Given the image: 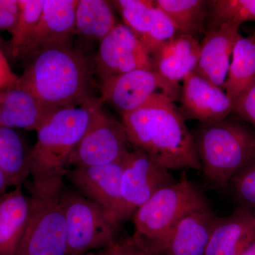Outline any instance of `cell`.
Here are the masks:
<instances>
[{
	"label": "cell",
	"instance_id": "cell-1",
	"mask_svg": "<svg viewBox=\"0 0 255 255\" xmlns=\"http://www.w3.org/2000/svg\"><path fill=\"white\" fill-rule=\"evenodd\" d=\"M95 56L73 43L42 50L28 59L17 85L49 113L80 107L96 98Z\"/></svg>",
	"mask_w": 255,
	"mask_h": 255
},
{
	"label": "cell",
	"instance_id": "cell-2",
	"mask_svg": "<svg viewBox=\"0 0 255 255\" xmlns=\"http://www.w3.org/2000/svg\"><path fill=\"white\" fill-rule=\"evenodd\" d=\"M122 117L128 140L168 170L201 169L194 137L174 102L157 100Z\"/></svg>",
	"mask_w": 255,
	"mask_h": 255
},
{
	"label": "cell",
	"instance_id": "cell-3",
	"mask_svg": "<svg viewBox=\"0 0 255 255\" xmlns=\"http://www.w3.org/2000/svg\"><path fill=\"white\" fill-rule=\"evenodd\" d=\"M102 102L95 98L80 107L55 111L47 116L36 130V142L31 150V182L63 180L70 168V157Z\"/></svg>",
	"mask_w": 255,
	"mask_h": 255
},
{
	"label": "cell",
	"instance_id": "cell-4",
	"mask_svg": "<svg viewBox=\"0 0 255 255\" xmlns=\"http://www.w3.org/2000/svg\"><path fill=\"white\" fill-rule=\"evenodd\" d=\"M192 135L201 169L216 187L255 163V132L237 119L201 124Z\"/></svg>",
	"mask_w": 255,
	"mask_h": 255
},
{
	"label": "cell",
	"instance_id": "cell-5",
	"mask_svg": "<svg viewBox=\"0 0 255 255\" xmlns=\"http://www.w3.org/2000/svg\"><path fill=\"white\" fill-rule=\"evenodd\" d=\"M63 180L29 183L31 213L16 255H67Z\"/></svg>",
	"mask_w": 255,
	"mask_h": 255
},
{
	"label": "cell",
	"instance_id": "cell-6",
	"mask_svg": "<svg viewBox=\"0 0 255 255\" xmlns=\"http://www.w3.org/2000/svg\"><path fill=\"white\" fill-rule=\"evenodd\" d=\"M207 204L199 188L187 179L162 188L135 211L130 239L145 249L167 234L183 216Z\"/></svg>",
	"mask_w": 255,
	"mask_h": 255
},
{
	"label": "cell",
	"instance_id": "cell-7",
	"mask_svg": "<svg viewBox=\"0 0 255 255\" xmlns=\"http://www.w3.org/2000/svg\"><path fill=\"white\" fill-rule=\"evenodd\" d=\"M67 255H86L117 243L119 226L98 206L75 189L63 188Z\"/></svg>",
	"mask_w": 255,
	"mask_h": 255
},
{
	"label": "cell",
	"instance_id": "cell-8",
	"mask_svg": "<svg viewBox=\"0 0 255 255\" xmlns=\"http://www.w3.org/2000/svg\"><path fill=\"white\" fill-rule=\"evenodd\" d=\"M101 100L122 115L157 100L175 103L182 86L172 83L153 68L138 69L100 81Z\"/></svg>",
	"mask_w": 255,
	"mask_h": 255
},
{
	"label": "cell",
	"instance_id": "cell-9",
	"mask_svg": "<svg viewBox=\"0 0 255 255\" xmlns=\"http://www.w3.org/2000/svg\"><path fill=\"white\" fill-rule=\"evenodd\" d=\"M102 104L95 109L86 132L70 157V168L114 163L130 151L123 124L107 113Z\"/></svg>",
	"mask_w": 255,
	"mask_h": 255
},
{
	"label": "cell",
	"instance_id": "cell-10",
	"mask_svg": "<svg viewBox=\"0 0 255 255\" xmlns=\"http://www.w3.org/2000/svg\"><path fill=\"white\" fill-rule=\"evenodd\" d=\"M174 182L168 169L143 152L129 151L124 159L121 182L122 222L132 218L156 192Z\"/></svg>",
	"mask_w": 255,
	"mask_h": 255
},
{
	"label": "cell",
	"instance_id": "cell-11",
	"mask_svg": "<svg viewBox=\"0 0 255 255\" xmlns=\"http://www.w3.org/2000/svg\"><path fill=\"white\" fill-rule=\"evenodd\" d=\"M125 157L104 165L71 167L65 175L75 190L103 210L119 227L123 223L121 182Z\"/></svg>",
	"mask_w": 255,
	"mask_h": 255
},
{
	"label": "cell",
	"instance_id": "cell-12",
	"mask_svg": "<svg viewBox=\"0 0 255 255\" xmlns=\"http://www.w3.org/2000/svg\"><path fill=\"white\" fill-rule=\"evenodd\" d=\"M95 63L100 81L138 69L153 68L148 50L124 23H119L100 42Z\"/></svg>",
	"mask_w": 255,
	"mask_h": 255
},
{
	"label": "cell",
	"instance_id": "cell-13",
	"mask_svg": "<svg viewBox=\"0 0 255 255\" xmlns=\"http://www.w3.org/2000/svg\"><path fill=\"white\" fill-rule=\"evenodd\" d=\"M217 216L209 204L193 210L163 237L142 249L152 255H204Z\"/></svg>",
	"mask_w": 255,
	"mask_h": 255
},
{
	"label": "cell",
	"instance_id": "cell-14",
	"mask_svg": "<svg viewBox=\"0 0 255 255\" xmlns=\"http://www.w3.org/2000/svg\"><path fill=\"white\" fill-rule=\"evenodd\" d=\"M124 23L143 43L150 55L165 42L180 34L173 22L152 0L112 1Z\"/></svg>",
	"mask_w": 255,
	"mask_h": 255
},
{
	"label": "cell",
	"instance_id": "cell-15",
	"mask_svg": "<svg viewBox=\"0 0 255 255\" xmlns=\"http://www.w3.org/2000/svg\"><path fill=\"white\" fill-rule=\"evenodd\" d=\"M179 100L184 119L201 124L223 120L234 112V102L225 90L194 71L183 80Z\"/></svg>",
	"mask_w": 255,
	"mask_h": 255
},
{
	"label": "cell",
	"instance_id": "cell-16",
	"mask_svg": "<svg viewBox=\"0 0 255 255\" xmlns=\"http://www.w3.org/2000/svg\"><path fill=\"white\" fill-rule=\"evenodd\" d=\"M78 0H45L31 41L21 58L29 59L42 50L73 43Z\"/></svg>",
	"mask_w": 255,
	"mask_h": 255
},
{
	"label": "cell",
	"instance_id": "cell-17",
	"mask_svg": "<svg viewBox=\"0 0 255 255\" xmlns=\"http://www.w3.org/2000/svg\"><path fill=\"white\" fill-rule=\"evenodd\" d=\"M239 26L225 24L206 31L200 43L199 60L194 72L223 89L231 65V58L242 35Z\"/></svg>",
	"mask_w": 255,
	"mask_h": 255
},
{
	"label": "cell",
	"instance_id": "cell-18",
	"mask_svg": "<svg viewBox=\"0 0 255 255\" xmlns=\"http://www.w3.org/2000/svg\"><path fill=\"white\" fill-rule=\"evenodd\" d=\"M255 237V215L246 206L215 220L204 255H239Z\"/></svg>",
	"mask_w": 255,
	"mask_h": 255
},
{
	"label": "cell",
	"instance_id": "cell-19",
	"mask_svg": "<svg viewBox=\"0 0 255 255\" xmlns=\"http://www.w3.org/2000/svg\"><path fill=\"white\" fill-rule=\"evenodd\" d=\"M200 43L194 37L179 34L151 55L152 68L172 83L179 84L195 70Z\"/></svg>",
	"mask_w": 255,
	"mask_h": 255
},
{
	"label": "cell",
	"instance_id": "cell-20",
	"mask_svg": "<svg viewBox=\"0 0 255 255\" xmlns=\"http://www.w3.org/2000/svg\"><path fill=\"white\" fill-rule=\"evenodd\" d=\"M31 197L21 187L0 197V255H16L29 220Z\"/></svg>",
	"mask_w": 255,
	"mask_h": 255
},
{
	"label": "cell",
	"instance_id": "cell-21",
	"mask_svg": "<svg viewBox=\"0 0 255 255\" xmlns=\"http://www.w3.org/2000/svg\"><path fill=\"white\" fill-rule=\"evenodd\" d=\"M49 114L17 83L0 90V127L36 131Z\"/></svg>",
	"mask_w": 255,
	"mask_h": 255
},
{
	"label": "cell",
	"instance_id": "cell-22",
	"mask_svg": "<svg viewBox=\"0 0 255 255\" xmlns=\"http://www.w3.org/2000/svg\"><path fill=\"white\" fill-rule=\"evenodd\" d=\"M112 1L78 0L75 11V35L87 41H99L118 24Z\"/></svg>",
	"mask_w": 255,
	"mask_h": 255
},
{
	"label": "cell",
	"instance_id": "cell-23",
	"mask_svg": "<svg viewBox=\"0 0 255 255\" xmlns=\"http://www.w3.org/2000/svg\"><path fill=\"white\" fill-rule=\"evenodd\" d=\"M30 155L15 129L0 127V169L9 187H22L30 176Z\"/></svg>",
	"mask_w": 255,
	"mask_h": 255
},
{
	"label": "cell",
	"instance_id": "cell-24",
	"mask_svg": "<svg viewBox=\"0 0 255 255\" xmlns=\"http://www.w3.org/2000/svg\"><path fill=\"white\" fill-rule=\"evenodd\" d=\"M255 83V35L242 36L233 49L223 90L233 102Z\"/></svg>",
	"mask_w": 255,
	"mask_h": 255
},
{
	"label": "cell",
	"instance_id": "cell-25",
	"mask_svg": "<svg viewBox=\"0 0 255 255\" xmlns=\"http://www.w3.org/2000/svg\"><path fill=\"white\" fill-rule=\"evenodd\" d=\"M182 34L196 38L206 33L209 1L206 0H155Z\"/></svg>",
	"mask_w": 255,
	"mask_h": 255
},
{
	"label": "cell",
	"instance_id": "cell-26",
	"mask_svg": "<svg viewBox=\"0 0 255 255\" xmlns=\"http://www.w3.org/2000/svg\"><path fill=\"white\" fill-rule=\"evenodd\" d=\"M252 21H255V0H212L209 1L206 31L225 24L240 27L243 22Z\"/></svg>",
	"mask_w": 255,
	"mask_h": 255
},
{
	"label": "cell",
	"instance_id": "cell-27",
	"mask_svg": "<svg viewBox=\"0 0 255 255\" xmlns=\"http://www.w3.org/2000/svg\"><path fill=\"white\" fill-rule=\"evenodd\" d=\"M45 0H18L19 14L14 28L10 32L9 51L11 56L21 58L31 41L44 5Z\"/></svg>",
	"mask_w": 255,
	"mask_h": 255
},
{
	"label": "cell",
	"instance_id": "cell-28",
	"mask_svg": "<svg viewBox=\"0 0 255 255\" xmlns=\"http://www.w3.org/2000/svg\"><path fill=\"white\" fill-rule=\"evenodd\" d=\"M238 199L255 208V163L238 172L231 182Z\"/></svg>",
	"mask_w": 255,
	"mask_h": 255
},
{
	"label": "cell",
	"instance_id": "cell-29",
	"mask_svg": "<svg viewBox=\"0 0 255 255\" xmlns=\"http://www.w3.org/2000/svg\"><path fill=\"white\" fill-rule=\"evenodd\" d=\"M234 112L255 127V83L236 101Z\"/></svg>",
	"mask_w": 255,
	"mask_h": 255
},
{
	"label": "cell",
	"instance_id": "cell-30",
	"mask_svg": "<svg viewBox=\"0 0 255 255\" xmlns=\"http://www.w3.org/2000/svg\"><path fill=\"white\" fill-rule=\"evenodd\" d=\"M18 0H0V31H11L19 14Z\"/></svg>",
	"mask_w": 255,
	"mask_h": 255
},
{
	"label": "cell",
	"instance_id": "cell-31",
	"mask_svg": "<svg viewBox=\"0 0 255 255\" xmlns=\"http://www.w3.org/2000/svg\"><path fill=\"white\" fill-rule=\"evenodd\" d=\"M135 251V244L129 238L125 241H117L113 246L106 249L93 252L86 255H132Z\"/></svg>",
	"mask_w": 255,
	"mask_h": 255
},
{
	"label": "cell",
	"instance_id": "cell-32",
	"mask_svg": "<svg viewBox=\"0 0 255 255\" xmlns=\"http://www.w3.org/2000/svg\"><path fill=\"white\" fill-rule=\"evenodd\" d=\"M19 77L12 71L6 57L0 49V90L14 86Z\"/></svg>",
	"mask_w": 255,
	"mask_h": 255
},
{
	"label": "cell",
	"instance_id": "cell-33",
	"mask_svg": "<svg viewBox=\"0 0 255 255\" xmlns=\"http://www.w3.org/2000/svg\"><path fill=\"white\" fill-rule=\"evenodd\" d=\"M10 187L7 179L5 177L4 174L2 171L0 169V197L4 195L5 193L7 191L8 188Z\"/></svg>",
	"mask_w": 255,
	"mask_h": 255
},
{
	"label": "cell",
	"instance_id": "cell-34",
	"mask_svg": "<svg viewBox=\"0 0 255 255\" xmlns=\"http://www.w3.org/2000/svg\"><path fill=\"white\" fill-rule=\"evenodd\" d=\"M239 255H255V237Z\"/></svg>",
	"mask_w": 255,
	"mask_h": 255
},
{
	"label": "cell",
	"instance_id": "cell-35",
	"mask_svg": "<svg viewBox=\"0 0 255 255\" xmlns=\"http://www.w3.org/2000/svg\"><path fill=\"white\" fill-rule=\"evenodd\" d=\"M132 255H142V251L140 248H139L138 247L135 246V253H133Z\"/></svg>",
	"mask_w": 255,
	"mask_h": 255
},
{
	"label": "cell",
	"instance_id": "cell-36",
	"mask_svg": "<svg viewBox=\"0 0 255 255\" xmlns=\"http://www.w3.org/2000/svg\"><path fill=\"white\" fill-rule=\"evenodd\" d=\"M142 255H150V253H147V252L142 251Z\"/></svg>",
	"mask_w": 255,
	"mask_h": 255
},
{
	"label": "cell",
	"instance_id": "cell-37",
	"mask_svg": "<svg viewBox=\"0 0 255 255\" xmlns=\"http://www.w3.org/2000/svg\"><path fill=\"white\" fill-rule=\"evenodd\" d=\"M254 34L255 35V31Z\"/></svg>",
	"mask_w": 255,
	"mask_h": 255
}]
</instances>
